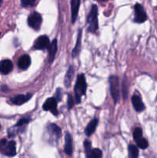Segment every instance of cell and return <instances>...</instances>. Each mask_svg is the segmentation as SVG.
Returning <instances> with one entry per match:
<instances>
[{
    "instance_id": "cell-25",
    "label": "cell",
    "mask_w": 157,
    "mask_h": 158,
    "mask_svg": "<svg viewBox=\"0 0 157 158\" xmlns=\"http://www.w3.org/2000/svg\"><path fill=\"white\" fill-rule=\"evenodd\" d=\"M29 121H30V118H22V119H21V120H18V122L16 123V125H15V126L22 127V126H23V125L27 124Z\"/></svg>"
},
{
    "instance_id": "cell-14",
    "label": "cell",
    "mask_w": 157,
    "mask_h": 158,
    "mask_svg": "<svg viewBox=\"0 0 157 158\" xmlns=\"http://www.w3.org/2000/svg\"><path fill=\"white\" fill-rule=\"evenodd\" d=\"M31 65V59L28 55H23L19 58L18 61V66L21 69L26 70Z\"/></svg>"
},
{
    "instance_id": "cell-28",
    "label": "cell",
    "mask_w": 157,
    "mask_h": 158,
    "mask_svg": "<svg viewBox=\"0 0 157 158\" xmlns=\"http://www.w3.org/2000/svg\"><path fill=\"white\" fill-rule=\"evenodd\" d=\"M99 2H106V1H107V0H99Z\"/></svg>"
},
{
    "instance_id": "cell-11",
    "label": "cell",
    "mask_w": 157,
    "mask_h": 158,
    "mask_svg": "<svg viewBox=\"0 0 157 158\" xmlns=\"http://www.w3.org/2000/svg\"><path fill=\"white\" fill-rule=\"evenodd\" d=\"M132 103L133 105V107L137 112H142L145 110V105L143 103L141 97L139 96L133 95L132 97Z\"/></svg>"
},
{
    "instance_id": "cell-15",
    "label": "cell",
    "mask_w": 157,
    "mask_h": 158,
    "mask_svg": "<svg viewBox=\"0 0 157 158\" xmlns=\"http://www.w3.org/2000/svg\"><path fill=\"white\" fill-rule=\"evenodd\" d=\"M97 125H98V120L96 118H94L93 120H91L89 124L87 125V127H86V130H85V134H86V135L88 136V137L92 135L95 132Z\"/></svg>"
},
{
    "instance_id": "cell-22",
    "label": "cell",
    "mask_w": 157,
    "mask_h": 158,
    "mask_svg": "<svg viewBox=\"0 0 157 158\" xmlns=\"http://www.w3.org/2000/svg\"><path fill=\"white\" fill-rule=\"evenodd\" d=\"M102 157V151L99 149H92L91 151L90 154H89V157H93V158H99Z\"/></svg>"
},
{
    "instance_id": "cell-2",
    "label": "cell",
    "mask_w": 157,
    "mask_h": 158,
    "mask_svg": "<svg viewBox=\"0 0 157 158\" xmlns=\"http://www.w3.org/2000/svg\"><path fill=\"white\" fill-rule=\"evenodd\" d=\"M88 24L89 30L92 32H95L98 30V8L95 5H92L90 12L88 16Z\"/></svg>"
},
{
    "instance_id": "cell-18",
    "label": "cell",
    "mask_w": 157,
    "mask_h": 158,
    "mask_svg": "<svg viewBox=\"0 0 157 158\" xmlns=\"http://www.w3.org/2000/svg\"><path fill=\"white\" fill-rule=\"evenodd\" d=\"M81 39H82V30L80 29L78 34V37H77L76 44H75V48L72 49V56L73 57L77 56L78 55V53H79L80 47H81Z\"/></svg>"
},
{
    "instance_id": "cell-3",
    "label": "cell",
    "mask_w": 157,
    "mask_h": 158,
    "mask_svg": "<svg viewBox=\"0 0 157 158\" xmlns=\"http://www.w3.org/2000/svg\"><path fill=\"white\" fill-rule=\"evenodd\" d=\"M0 151L5 155L13 157L16 154L15 142L13 140L7 141L6 139H3L0 141Z\"/></svg>"
},
{
    "instance_id": "cell-10",
    "label": "cell",
    "mask_w": 157,
    "mask_h": 158,
    "mask_svg": "<svg viewBox=\"0 0 157 158\" xmlns=\"http://www.w3.org/2000/svg\"><path fill=\"white\" fill-rule=\"evenodd\" d=\"M32 97V94H27L26 95H18L12 97L10 99L11 102L15 105H22L23 103H26L28 100H29Z\"/></svg>"
},
{
    "instance_id": "cell-5",
    "label": "cell",
    "mask_w": 157,
    "mask_h": 158,
    "mask_svg": "<svg viewBox=\"0 0 157 158\" xmlns=\"http://www.w3.org/2000/svg\"><path fill=\"white\" fill-rule=\"evenodd\" d=\"M42 22V19L41 15L38 12H33L28 18V24L35 30H38L40 29Z\"/></svg>"
},
{
    "instance_id": "cell-8",
    "label": "cell",
    "mask_w": 157,
    "mask_h": 158,
    "mask_svg": "<svg viewBox=\"0 0 157 158\" xmlns=\"http://www.w3.org/2000/svg\"><path fill=\"white\" fill-rule=\"evenodd\" d=\"M49 46V39L47 35H42L39 36L34 43V49L38 50H44L48 49Z\"/></svg>"
},
{
    "instance_id": "cell-21",
    "label": "cell",
    "mask_w": 157,
    "mask_h": 158,
    "mask_svg": "<svg viewBox=\"0 0 157 158\" xmlns=\"http://www.w3.org/2000/svg\"><path fill=\"white\" fill-rule=\"evenodd\" d=\"M135 143H136L137 146L141 148V149H146L148 148V145H149L148 141L143 137H142L139 140H135Z\"/></svg>"
},
{
    "instance_id": "cell-17",
    "label": "cell",
    "mask_w": 157,
    "mask_h": 158,
    "mask_svg": "<svg viewBox=\"0 0 157 158\" xmlns=\"http://www.w3.org/2000/svg\"><path fill=\"white\" fill-rule=\"evenodd\" d=\"M48 129H49V133L52 134V136H54V137H55L56 139L59 138L62 135V131L56 124L55 123H52V124L49 125L48 127Z\"/></svg>"
},
{
    "instance_id": "cell-29",
    "label": "cell",
    "mask_w": 157,
    "mask_h": 158,
    "mask_svg": "<svg viewBox=\"0 0 157 158\" xmlns=\"http://www.w3.org/2000/svg\"><path fill=\"white\" fill-rule=\"evenodd\" d=\"M31 1H32V2H33V3H34V2H35V1H36V0H31Z\"/></svg>"
},
{
    "instance_id": "cell-19",
    "label": "cell",
    "mask_w": 157,
    "mask_h": 158,
    "mask_svg": "<svg viewBox=\"0 0 157 158\" xmlns=\"http://www.w3.org/2000/svg\"><path fill=\"white\" fill-rule=\"evenodd\" d=\"M74 75V68L73 66H71L69 67V70L67 71V73L66 75V78H65V86L66 87H69L71 84V82H72V77Z\"/></svg>"
},
{
    "instance_id": "cell-23",
    "label": "cell",
    "mask_w": 157,
    "mask_h": 158,
    "mask_svg": "<svg viewBox=\"0 0 157 158\" xmlns=\"http://www.w3.org/2000/svg\"><path fill=\"white\" fill-rule=\"evenodd\" d=\"M143 137V131L140 127H136L133 131V138L134 140H137Z\"/></svg>"
},
{
    "instance_id": "cell-20",
    "label": "cell",
    "mask_w": 157,
    "mask_h": 158,
    "mask_svg": "<svg viewBox=\"0 0 157 158\" xmlns=\"http://www.w3.org/2000/svg\"><path fill=\"white\" fill-rule=\"evenodd\" d=\"M129 156L130 158H135L139 156V150L136 146L130 144L129 146Z\"/></svg>"
},
{
    "instance_id": "cell-24",
    "label": "cell",
    "mask_w": 157,
    "mask_h": 158,
    "mask_svg": "<svg viewBox=\"0 0 157 158\" xmlns=\"http://www.w3.org/2000/svg\"><path fill=\"white\" fill-rule=\"evenodd\" d=\"M84 148L85 151H86V157H89V154H90L91 151H92V149H91V143L89 140H86V141L84 142Z\"/></svg>"
},
{
    "instance_id": "cell-6",
    "label": "cell",
    "mask_w": 157,
    "mask_h": 158,
    "mask_svg": "<svg viewBox=\"0 0 157 158\" xmlns=\"http://www.w3.org/2000/svg\"><path fill=\"white\" fill-rule=\"evenodd\" d=\"M57 103H58V100L55 97L47 99L42 106L43 110L46 111H50L52 114L57 116L58 114V110H57Z\"/></svg>"
},
{
    "instance_id": "cell-9",
    "label": "cell",
    "mask_w": 157,
    "mask_h": 158,
    "mask_svg": "<svg viewBox=\"0 0 157 158\" xmlns=\"http://www.w3.org/2000/svg\"><path fill=\"white\" fill-rule=\"evenodd\" d=\"M13 69V63L9 60H4L0 62V73L2 74H8Z\"/></svg>"
},
{
    "instance_id": "cell-4",
    "label": "cell",
    "mask_w": 157,
    "mask_h": 158,
    "mask_svg": "<svg viewBox=\"0 0 157 158\" xmlns=\"http://www.w3.org/2000/svg\"><path fill=\"white\" fill-rule=\"evenodd\" d=\"M109 84H110V92L115 103L118 102L119 99V82L116 76H111L109 77Z\"/></svg>"
},
{
    "instance_id": "cell-7",
    "label": "cell",
    "mask_w": 157,
    "mask_h": 158,
    "mask_svg": "<svg viewBox=\"0 0 157 158\" xmlns=\"http://www.w3.org/2000/svg\"><path fill=\"white\" fill-rule=\"evenodd\" d=\"M135 19L134 21L137 23H143L147 19V15L143 9V6L139 3H136L135 5Z\"/></svg>"
},
{
    "instance_id": "cell-26",
    "label": "cell",
    "mask_w": 157,
    "mask_h": 158,
    "mask_svg": "<svg viewBox=\"0 0 157 158\" xmlns=\"http://www.w3.org/2000/svg\"><path fill=\"white\" fill-rule=\"evenodd\" d=\"M68 108H69V110L72 109V106H74V101H73V99H72V97L70 95V94H69L68 95Z\"/></svg>"
},
{
    "instance_id": "cell-16",
    "label": "cell",
    "mask_w": 157,
    "mask_h": 158,
    "mask_svg": "<svg viewBox=\"0 0 157 158\" xmlns=\"http://www.w3.org/2000/svg\"><path fill=\"white\" fill-rule=\"evenodd\" d=\"M57 52V40H54L49 46V60L52 63L55 56Z\"/></svg>"
},
{
    "instance_id": "cell-13",
    "label": "cell",
    "mask_w": 157,
    "mask_h": 158,
    "mask_svg": "<svg viewBox=\"0 0 157 158\" xmlns=\"http://www.w3.org/2000/svg\"><path fill=\"white\" fill-rule=\"evenodd\" d=\"M64 151L67 155L71 156L72 154V139L69 133L66 134L65 137V147Z\"/></svg>"
},
{
    "instance_id": "cell-12",
    "label": "cell",
    "mask_w": 157,
    "mask_h": 158,
    "mask_svg": "<svg viewBox=\"0 0 157 158\" xmlns=\"http://www.w3.org/2000/svg\"><path fill=\"white\" fill-rule=\"evenodd\" d=\"M81 0H71V12H72V23H74L77 19L78 9Z\"/></svg>"
},
{
    "instance_id": "cell-27",
    "label": "cell",
    "mask_w": 157,
    "mask_h": 158,
    "mask_svg": "<svg viewBox=\"0 0 157 158\" xmlns=\"http://www.w3.org/2000/svg\"><path fill=\"white\" fill-rule=\"evenodd\" d=\"M60 94H61V89H57V91H56V94H55V98H56V100H61V95H60Z\"/></svg>"
},
{
    "instance_id": "cell-1",
    "label": "cell",
    "mask_w": 157,
    "mask_h": 158,
    "mask_svg": "<svg viewBox=\"0 0 157 158\" xmlns=\"http://www.w3.org/2000/svg\"><path fill=\"white\" fill-rule=\"evenodd\" d=\"M86 88H87V85H86L85 76L83 74H80L77 77L75 85V96L76 103H80L82 97L86 94Z\"/></svg>"
}]
</instances>
